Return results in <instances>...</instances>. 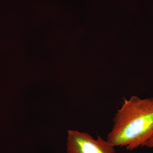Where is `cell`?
Segmentation results:
<instances>
[{"mask_svg":"<svg viewBox=\"0 0 153 153\" xmlns=\"http://www.w3.org/2000/svg\"><path fill=\"white\" fill-rule=\"evenodd\" d=\"M145 146L149 148H153V135L146 142L143 147Z\"/></svg>","mask_w":153,"mask_h":153,"instance_id":"cell-3","label":"cell"},{"mask_svg":"<svg viewBox=\"0 0 153 153\" xmlns=\"http://www.w3.org/2000/svg\"><path fill=\"white\" fill-rule=\"evenodd\" d=\"M113 122L106 139L111 144L128 151L143 147L153 135V97L124 99Z\"/></svg>","mask_w":153,"mask_h":153,"instance_id":"cell-1","label":"cell"},{"mask_svg":"<svg viewBox=\"0 0 153 153\" xmlns=\"http://www.w3.org/2000/svg\"><path fill=\"white\" fill-rule=\"evenodd\" d=\"M66 151L67 153H116L114 147L100 136L94 138L88 133L73 130L67 132Z\"/></svg>","mask_w":153,"mask_h":153,"instance_id":"cell-2","label":"cell"}]
</instances>
